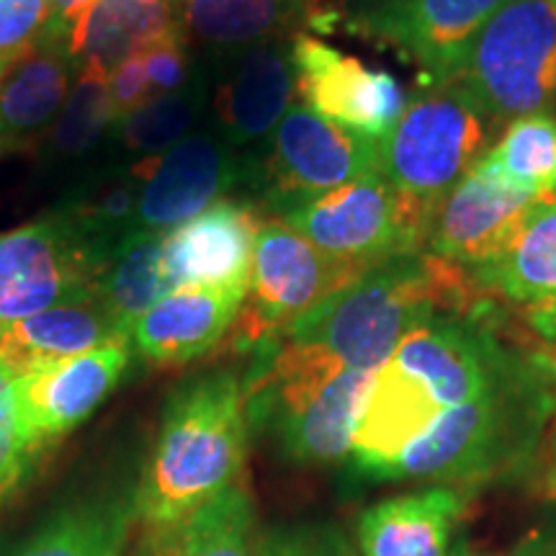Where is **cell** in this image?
Masks as SVG:
<instances>
[{
    "mask_svg": "<svg viewBox=\"0 0 556 556\" xmlns=\"http://www.w3.org/2000/svg\"><path fill=\"white\" fill-rule=\"evenodd\" d=\"M544 556H556V533H554V536H548V544H546Z\"/></svg>",
    "mask_w": 556,
    "mask_h": 556,
    "instance_id": "ee69618b",
    "label": "cell"
},
{
    "mask_svg": "<svg viewBox=\"0 0 556 556\" xmlns=\"http://www.w3.org/2000/svg\"><path fill=\"white\" fill-rule=\"evenodd\" d=\"M96 0H50V16H47V26L41 31V39L58 41L65 47L70 31L75 29L83 13H86Z\"/></svg>",
    "mask_w": 556,
    "mask_h": 556,
    "instance_id": "74e56055",
    "label": "cell"
},
{
    "mask_svg": "<svg viewBox=\"0 0 556 556\" xmlns=\"http://www.w3.org/2000/svg\"><path fill=\"white\" fill-rule=\"evenodd\" d=\"M448 556H486V554H477V552H469L467 546H462V548H456V552H451Z\"/></svg>",
    "mask_w": 556,
    "mask_h": 556,
    "instance_id": "7bdbcfd3",
    "label": "cell"
},
{
    "mask_svg": "<svg viewBox=\"0 0 556 556\" xmlns=\"http://www.w3.org/2000/svg\"><path fill=\"white\" fill-rule=\"evenodd\" d=\"M486 299L492 296L467 268L422 250L366 270L281 336L323 348L348 368L374 374L422 323L464 315Z\"/></svg>",
    "mask_w": 556,
    "mask_h": 556,
    "instance_id": "3957f363",
    "label": "cell"
},
{
    "mask_svg": "<svg viewBox=\"0 0 556 556\" xmlns=\"http://www.w3.org/2000/svg\"><path fill=\"white\" fill-rule=\"evenodd\" d=\"M137 199L139 180L131 165H114L80 184L58 206V214L109 266L122 240L137 229Z\"/></svg>",
    "mask_w": 556,
    "mask_h": 556,
    "instance_id": "f1b7e54d",
    "label": "cell"
},
{
    "mask_svg": "<svg viewBox=\"0 0 556 556\" xmlns=\"http://www.w3.org/2000/svg\"><path fill=\"white\" fill-rule=\"evenodd\" d=\"M29 458L16 413V377L0 361V503L18 486Z\"/></svg>",
    "mask_w": 556,
    "mask_h": 556,
    "instance_id": "d6a6232c",
    "label": "cell"
},
{
    "mask_svg": "<svg viewBox=\"0 0 556 556\" xmlns=\"http://www.w3.org/2000/svg\"><path fill=\"white\" fill-rule=\"evenodd\" d=\"M127 366L129 340H116L16 379L18 426L29 454L78 428L114 392Z\"/></svg>",
    "mask_w": 556,
    "mask_h": 556,
    "instance_id": "9a60e30c",
    "label": "cell"
},
{
    "mask_svg": "<svg viewBox=\"0 0 556 556\" xmlns=\"http://www.w3.org/2000/svg\"><path fill=\"white\" fill-rule=\"evenodd\" d=\"M248 289L189 287L165 294L131 328L129 343L152 364H189L225 343Z\"/></svg>",
    "mask_w": 556,
    "mask_h": 556,
    "instance_id": "d6986e66",
    "label": "cell"
},
{
    "mask_svg": "<svg viewBox=\"0 0 556 556\" xmlns=\"http://www.w3.org/2000/svg\"><path fill=\"white\" fill-rule=\"evenodd\" d=\"M364 274V268L312 245L287 222H263L229 343L240 353H255Z\"/></svg>",
    "mask_w": 556,
    "mask_h": 556,
    "instance_id": "9c48e42d",
    "label": "cell"
},
{
    "mask_svg": "<svg viewBox=\"0 0 556 556\" xmlns=\"http://www.w3.org/2000/svg\"><path fill=\"white\" fill-rule=\"evenodd\" d=\"M475 168L516 189L556 197V119L539 114L510 122Z\"/></svg>",
    "mask_w": 556,
    "mask_h": 556,
    "instance_id": "f546056e",
    "label": "cell"
},
{
    "mask_svg": "<svg viewBox=\"0 0 556 556\" xmlns=\"http://www.w3.org/2000/svg\"><path fill=\"white\" fill-rule=\"evenodd\" d=\"M546 451H548V469H552V475H548V479H552V486L556 490V417L552 422V428H548V435H546Z\"/></svg>",
    "mask_w": 556,
    "mask_h": 556,
    "instance_id": "60d3db41",
    "label": "cell"
},
{
    "mask_svg": "<svg viewBox=\"0 0 556 556\" xmlns=\"http://www.w3.org/2000/svg\"><path fill=\"white\" fill-rule=\"evenodd\" d=\"M505 0H366L353 29L417 67L422 86L458 80L486 21Z\"/></svg>",
    "mask_w": 556,
    "mask_h": 556,
    "instance_id": "8fae6325",
    "label": "cell"
},
{
    "mask_svg": "<svg viewBox=\"0 0 556 556\" xmlns=\"http://www.w3.org/2000/svg\"><path fill=\"white\" fill-rule=\"evenodd\" d=\"M139 556H160V552H157V548H155V544H152L150 548H148V552H139Z\"/></svg>",
    "mask_w": 556,
    "mask_h": 556,
    "instance_id": "bcb514c9",
    "label": "cell"
},
{
    "mask_svg": "<svg viewBox=\"0 0 556 556\" xmlns=\"http://www.w3.org/2000/svg\"><path fill=\"white\" fill-rule=\"evenodd\" d=\"M544 199L548 197L516 189L471 168L433 208L426 250L475 274L510 245L531 208Z\"/></svg>",
    "mask_w": 556,
    "mask_h": 556,
    "instance_id": "2e32d148",
    "label": "cell"
},
{
    "mask_svg": "<svg viewBox=\"0 0 556 556\" xmlns=\"http://www.w3.org/2000/svg\"><path fill=\"white\" fill-rule=\"evenodd\" d=\"M13 65V60H0V86H3L5 75H9V70Z\"/></svg>",
    "mask_w": 556,
    "mask_h": 556,
    "instance_id": "b9f144b4",
    "label": "cell"
},
{
    "mask_svg": "<svg viewBox=\"0 0 556 556\" xmlns=\"http://www.w3.org/2000/svg\"><path fill=\"white\" fill-rule=\"evenodd\" d=\"M163 253L165 232L142 227L131 229L96 283V296L127 338L137 319L155 307L165 294H170Z\"/></svg>",
    "mask_w": 556,
    "mask_h": 556,
    "instance_id": "83f0119b",
    "label": "cell"
},
{
    "mask_svg": "<svg viewBox=\"0 0 556 556\" xmlns=\"http://www.w3.org/2000/svg\"><path fill=\"white\" fill-rule=\"evenodd\" d=\"M490 127L462 83L430 88L379 142L381 176L433 212L490 150Z\"/></svg>",
    "mask_w": 556,
    "mask_h": 556,
    "instance_id": "52a82bcc",
    "label": "cell"
},
{
    "mask_svg": "<svg viewBox=\"0 0 556 556\" xmlns=\"http://www.w3.org/2000/svg\"><path fill=\"white\" fill-rule=\"evenodd\" d=\"M556 417V356L526 351L484 394L441 415L381 471L379 482L430 479L475 490L526 471Z\"/></svg>",
    "mask_w": 556,
    "mask_h": 556,
    "instance_id": "7a4b0ae2",
    "label": "cell"
},
{
    "mask_svg": "<svg viewBox=\"0 0 556 556\" xmlns=\"http://www.w3.org/2000/svg\"><path fill=\"white\" fill-rule=\"evenodd\" d=\"M492 124L556 111V9L505 0L486 21L458 80Z\"/></svg>",
    "mask_w": 556,
    "mask_h": 556,
    "instance_id": "8992f818",
    "label": "cell"
},
{
    "mask_svg": "<svg viewBox=\"0 0 556 556\" xmlns=\"http://www.w3.org/2000/svg\"><path fill=\"white\" fill-rule=\"evenodd\" d=\"M201 111H204V90L199 86H189L176 93H160L116 122L111 135L119 142V148L127 155H135L139 163V160L163 155L180 139L189 137Z\"/></svg>",
    "mask_w": 556,
    "mask_h": 556,
    "instance_id": "4dcf8cb0",
    "label": "cell"
},
{
    "mask_svg": "<svg viewBox=\"0 0 556 556\" xmlns=\"http://www.w3.org/2000/svg\"><path fill=\"white\" fill-rule=\"evenodd\" d=\"M379 170V142L294 103L270 135L263 184L276 208L336 191Z\"/></svg>",
    "mask_w": 556,
    "mask_h": 556,
    "instance_id": "7c38bea8",
    "label": "cell"
},
{
    "mask_svg": "<svg viewBox=\"0 0 556 556\" xmlns=\"http://www.w3.org/2000/svg\"><path fill=\"white\" fill-rule=\"evenodd\" d=\"M526 323L546 340V345L552 348V353L556 356V302L526 307Z\"/></svg>",
    "mask_w": 556,
    "mask_h": 556,
    "instance_id": "f35d334b",
    "label": "cell"
},
{
    "mask_svg": "<svg viewBox=\"0 0 556 556\" xmlns=\"http://www.w3.org/2000/svg\"><path fill=\"white\" fill-rule=\"evenodd\" d=\"M155 533L160 556H261L258 513L242 482L227 486L180 523Z\"/></svg>",
    "mask_w": 556,
    "mask_h": 556,
    "instance_id": "4316f807",
    "label": "cell"
},
{
    "mask_svg": "<svg viewBox=\"0 0 556 556\" xmlns=\"http://www.w3.org/2000/svg\"><path fill=\"white\" fill-rule=\"evenodd\" d=\"M75 78V62L58 41L37 39L0 86V155L26 150L54 127Z\"/></svg>",
    "mask_w": 556,
    "mask_h": 556,
    "instance_id": "7402d4cb",
    "label": "cell"
},
{
    "mask_svg": "<svg viewBox=\"0 0 556 556\" xmlns=\"http://www.w3.org/2000/svg\"><path fill=\"white\" fill-rule=\"evenodd\" d=\"M523 353L500 338L495 296L464 315L422 323L374 371L353 433L356 469L379 482L381 471L438 417L484 394L516 368Z\"/></svg>",
    "mask_w": 556,
    "mask_h": 556,
    "instance_id": "6da1fadb",
    "label": "cell"
},
{
    "mask_svg": "<svg viewBox=\"0 0 556 556\" xmlns=\"http://www.w3.org/2000/svg\"><path fill=\"white\" fill-rule=\"evenodd\" d=\"M106 261L60 217L0 235V328L96 294Z\"/></svg>",
    "mask_w": 556,
    "mask_h": 556,
    "instance_id": "30bf717a",
    "label": "cell"
},
{
    "mask_svg": "<svg viewBox=\"0 0 556 556\" xmlns=\"http://www.w3.org/2000/svg\"><path fill=\"white\" fill-rule=\"evenodd\" d=\"M139 54H142L152 96L176 93L191 86V54L184 29L152 41L144 50H139Z\"/></svg>",
    "mask_w": 556,
    "mask_h": 556,
    "instance_id": "e575fe53",
    "label": "cell"
},
{
    "mask_svg": "<svg viewBox=\"0 0 556 556\" xmlns=\"http://www.w3.org/2000/svg\"><path fill=\"white\" fill-rule=\"evenodd\" d=\"M114 129V109L109 96V73L96 65L75 67L73 88L50 131L52 157L78 160L99 148Z\"/></svg>",
    "mask_w": 556,
    "mask_h": 556,
    "instance_id": "1f68e13d",
    "label": "cell"
},
{
    "mask_svg": "<svg viewBox=\"0 0 556 556\" xmlns=\"http://www.w3.org/2000/svg\"><path fill=\"white\" fill-rule=\"evenodd\" d=\"M139 180L137 227L170 232L206 212L245 178V165L222 135L197 131L163 155L131 165Z\"/></svg>",
    "mask_w": 556,
    "mask_h": 556,
    "instance_id": "5bb4252c",
    "label": "cell"
},
{
    "mask_svg": "<svg viewBox=\"0 0 556 556\" xmlns=\"http://www.w3.org/2000/svg\"><path fill=\"white\" fill-rule=\"evenodd\" d=\"M135 520V495L75 500L0 556H122Z\"/></svg>",
    "mask_w": 556,
    "mask_h": 556,
    "instance_id": "d4e9b609",
    "label": "cell"
},
{
    "mask_svg": "<svg viewBox=\"0 0 556 556\" xmlns=\"http://www.w3.org/2000/svg\"><path fill=\"white\" fill-rule=\"evenodd\" d=\"M546 3H548V5H554V9H556V0H546Z\"/></svg>",
    "mask_w": 556,
    "mask_h": 556,
    "instance_id": "7dc6e473",
    "label": "cell"
},
{
    "mask_svg": "<svg viewBox=\"0 0 556 556\" xmlns=\"http://www.w3.org/2000/svg\"><path fill=\"white\" fill-rule=\"evenodd\" d=\"M109 96L111 109H114V124L129 116L137 106L152 99L148 73H144L142 54H131L109 73Z\"/></svg>",
    "mask_w": 556,
    "mask_h": 556,
    "instance_id": "8d00e7d4",
    "label": "cell"
},
{
    "mask_svg": "<svg viewBox=\"0 0 556 556\" xmlns=\"http://www.w3.org/2000/svg\"><path fill=\"white\" fill-rule=\"evenodd\" d=\"M229 67L214 90V116L232 148L274 135L294 106L296 67L289 39H270L229 52Z\"/></svg>",
    "mask_w": 556,
    "mask_h": 556,
    "instance_id": "ac0fdd59",
    "label": "cell"
},
{
    "mask_svg": "<svg viewBox=\"0 0 556 556\" xmlns=\"http://www.w3.org/2000/svg\"><path fill=\"white\" fill-rule=\"evenodd\" d=\"M50 0H0V60H16L41 37Z\"/></svg>",
    "mask_w": 556,
    "mask_h": 556,
    "instance_id": "d590c367",
    "label": "cell"
},
{
    "mask_svg": "<svg viewBox=\"0 0 556 556\" xmlns=\"http://www.w3.org/2000/svg\"><path fill=\"white\" fill-rule=\"evenodd\" d=\"M248 430L245 389L235 371L204 374L178 387L135 492L137 518L163 531L240 482Z\"/></svg>",
    "mask_w": 556,
    "mask_h": 556,
    "instance_id": "277c9868",
    "label": "cell"
},
{
    "mask_svg": "<svg viewBox=\"0 0 556 556\" xmlns=\"http://www.w3.org/2000/svg\"><path fill=\"white\" fill-rule=\"evenodd\" d=\"M261 217L242 201L222 199L206 212L165 232L168 289H248Z\"/></svg>",
    "mask_w": 556,
    "mask_h": 556,
    "instance_id": "e0dca14e",
    "label": "cell"
},
{
    "mask_svg": "<svg viewBox=\"0 0 556 556\" xmlns=\"http://www.w3.org/2000/svg\"><path fill=\"white\" fill-rule=\"evenodd\" d=\"M430 212L381 176L366 173L336 191L278 208V219L294 227L332 258L371 270L428 248Z\"/></svg>",
    "mask_w": 556,
    "mask_h": 556,
    "instance_id": "ba28073f",
    "label": "cell"
},
{
    "mask_svg": "<svg viewBox=\"0 0 556 556\" xmlns=\"http://www.w3.org/2000/svg\"><path fill=\"white\" fill-rule=\"evenodd\" d=\"M291 54L299 99L340 127L381 142L407 109L405 88L389 70L366 67L309 34L291 39Z\"/></svg>",
    "mask_w": 556,
    "mask_h": 556,
    "instance_id": "4fadbf2b",
    "label": "cell"
},
{
    "mask_svg": "<svg viewBox=\"0 0 556 556\" xmlns=\"http://www.w3.org/2000/svg\"><path fill=\"white\" fill-rule=\"evenodd\" d=\"M548 544V533L544 531H531L513 546V552L507 556H544Z\"/></svg>",
    "mask_w": 556,
    "mask_h": 556,
    "instance_id": "ab89813d",
    "label": "cell"
},
{
    "mask_svg": "<svg viewBox=\"0 0 556 556\" xmlns=\"http://www.w3.org/2000/svg\"><path fill=\"white\" fill-rule=\"evenodd\" d=\"M180 31L178 11L163 0H96L70 31L65 50L75 67H119L152 41Z\"/></svg>",
    "mask_w": 556,
    "mask_h": 556,
    "instance_id": "cb8c5ba5",
    "label": "cell"
},
{
    "mask_svg": "<svg viewBox=\"0 0 556 556\" xmlns=\"http://www.w3.org/2000/svg\"><path fill=\"white\" fill-rule=\"evenodd\" d=\"M325 16L323 0H186L178 11L186 39L229 52L299 37L304 26H323Z\"/></svg>",
    "mask_w": 556,
    "mask_h": 556,
    "instance_id": "603a6c76",
    "label": "cell"
},
{
    "mask_svg": "<svg viewBox=\"0 0 556 556\" xmlns=\"http://www.w3.org/2000/svg\"><path fill=\"white\" fill-rule=\"evenodd\" d=\"M469 492L454 484L379 500L356 526L361 556H448L456 526L469 510Z\"/></svg>",
    "mask_w": 556,
    "mask_h": 556,
    "instance_id": "ffe728a7",
    "label": "cell"
},
{
    "mask_svg": "<svg viewBox=\"0 0 556 556\" xmlns=\"http://www.w3.org/2000/svg\"><path fill=\"white\" fill-rule=\"evenodd\" d=\"M163 3H165V5H170L173 11H180V9H184L186 0H163Z\"/></svg>",
    "mask_w": 556,
    "mask_h": 556,
    "instance_id": "f6af8a7d",
    "label": "cell"
},
{
    "mask_svg": "<svg viewBox=\"0 0 556 556\" xmlns=\"http://www.w3.org/2000/svg\"><path fill=\"white\" fill-rule=\"evenodd\" d=\"M261 556H361L336 526H294L263 533Z\"/></svg>",
    "mask_w": 556,
    "mask_h": 556,
    "instance_id": "836d02e7",
    "label": "cell"
},
{
    "mask_svg": "<svg viewBox=\"0 0 556 556\" xmlns=\"http://www.w3.org/2000/svg\"><path fill=\"white\" fill-rule=\"evenodd\" d=\"M129 340L96 294L62 302L0 328V361L13 377H29L96 348Z\"/></svg>",
    "mask_w": 556,
    "mask_h": 556,
    "instance_id": "44dd1931",
    "label": "cell"
},
{
    "mask_svg": "<svg viewBox=\"0 0 556 556\" xmlns=\"http://www.w3.org/2000/svg\"><path fill=\"white\" fill-rule=\"evenodd\" d=\"M371 379L323 348L278 336L253 353L242 379L248 422L274 433L291 462H340L351 454Z\"/></svg>",
    "mask_w": 556,
    "mask_h": 556,
    "instance_id": "5b68a950",
    "label": "cell"
},
{
    "mask_svg": "<svg viewBox=\"0 0 556 556\" xmlns=\"http://www.w3.org/2000/svg\"><path fill=\"white\" fill-rule=\"evenodd\" d=\"M471 276L490 296L520 307L556 302V197L539 201L510 245Z\"/></svg>",
    "mask_w": 556,
    "mask_h": 556,
    "instance_id": "484cf974",
    "label": "cell"
}]
</instances>
